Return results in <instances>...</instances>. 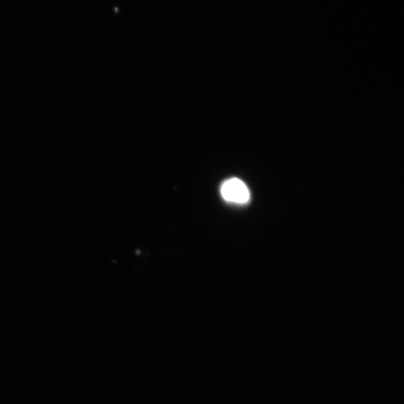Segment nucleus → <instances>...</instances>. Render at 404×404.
Wrapping results in <instances>:
<instances>
[{"mask_svg": "<svg viewBox=\"0 0 404 404\" xmlns=\"http://www.w3.org/2000/svg\"><path fill=\"white\" fill-rule=\"evenodd\" d=\"M223 197L234 203H246L249 199V191L246 184L238 179L225 181L221 188Z\"/></svg>", "mask_w": 404, "mask_h": 404, "instance_id": "obj_1", "label": "nucleus"}]
</instances>
